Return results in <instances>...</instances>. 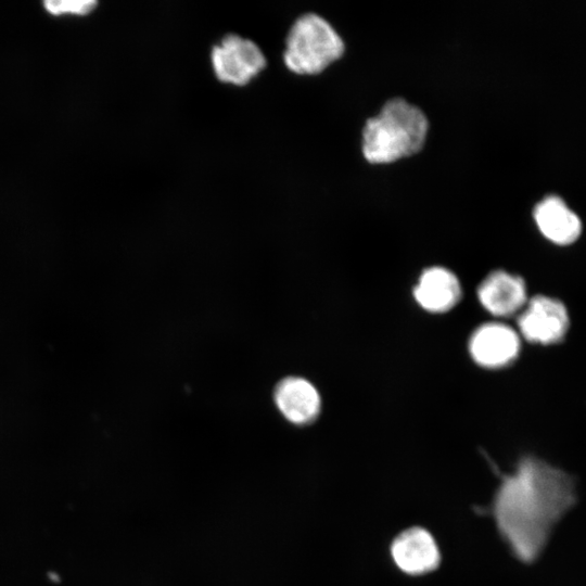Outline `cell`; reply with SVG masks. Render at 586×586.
Instances as JSON below:
<instances>
[{
    "label": "cell",
    "mask_w": 586,
    "mask_h": 586,
    "mask_svg": "<svg viewBox=\"0 0 586 586\" xmlns=\"http://www.w3.org/2000/svg\"><path fill=\"white\" fill-rule=\"evenodd\" d=\"M576 499L572 475L528 455L520 459L512 473L504 475L493 513L512 553L527 563L542 553L555 525Z\"/></svg>",
    "instance_id": "1"
},
{
    "label": "cell",
    "mask_w": 586,
    "mask_h": 586,
    "mask_svg": "<svg viewBox=\"0 0 586 586\" xmlns=\"http://www.w3.org/2000/svg\"><path fill=\"white\" fill-rule=\"evenodd\" d=\"M428 131L424 114L407 101H387L380 113L368 119L362 132V152L373 164L410 156L423 146Z\"/></svg>",
    "instance_id": "2"
},
{
    "label": "cell",
    "mask_w": 586,
    "mask_h": 586,
    "mask_svg": "<svg viewBox=\"0 0 586 586\" xmlns=\"http://www.w3.org/2000/svg\"><path fill=\"white\" fill-rule=\"evenodd\" d=\"M283 54L288 68L300 75L322 72L344 52V43L332 26L319 15L301 16L292 26Z\"/></svg>",
    "instance_id": "3"
},
{
    "label": "cell",
    "mask_w": 586,
    "mask_h": 586,
    "mask_svg": "<svg viewBox=\"0 0 586 586\" xmlns=\"http://www.w3.org/2000/svg\"><path fill=\"white\" fill-rule=\"evenodd\" d=\"M211 56L217 78L237 86L246 85L266 66L257 44L238 35L226 36L213 48Z\"/></svg>",
    "instance_id": "4"
},
{
    "label": "cell",
    "mask_w": 586,
    "mask_h": 586,
    "mask_svg": "<svg viewBox=\"0 0 586 586\" xmlns=\"http://www.w3.org/2000/svg\"><path fill=\"white\" fill-rule=\"evenodd\" d=\"M569 322L568 310L560 301L537 295L526 303L518 317L519 334L527 342L550 345L565 336Z\"/></svg>",
    "instance_id": "5"
},
{
    "label": "cell",
    "mask_w": 586,
    "mask_h": 586,
    "mask_svg": "<svg viewBox=\"0 0 586 586\" xmlns=\"http://www.w3.org/2000/svg\"><path fill=\"white\" fill-rule=\"evenodd\" d=\"M468 349L477 366L500 369L518 358L521 349L520 334L502 322H485L471 333Z\"/></svg>",
    "instance_id": "6"
},
{
    "label": "cell",
    "mask_w": 586,
    "mask_h": 586,
    "mask_svg": "<svg viewBox=\"0 0 586 586\" xmlns=\"http://www.w3.org/2000/svg\"><path fill=\"white\" fill-rule=\"evenodd\" d=\"M476 296L481 306L495 317H509L527 303L524 280L506 270H494L479 284Z\"/></svg>",
    "instance_id": "7"
},
{
    "label": "cell",
    "mask_w": 586,
    "mask_h": 586,
    "mask_svg": "<svg viewBox=\"0 0 586 586\" xmlns=\"http://www.w3.org/2000/svg\"><path fill=\"white\" fill-rule=\"evenodd\" d=\"M416 303L425 311L444 314L451 310L462 296L458 277L442 266L425 268L412 290Z\"/></svg>",
    "instance_id": "8"
},
{
    "label": "cell",
    "mask_w": 586,
    "mask_h": 586,
    "mask_svg": "<svg viewBox=\"0 0 586 586\" xmlns=\"http://www.w3.org/2000/svg\"><path fill=\"white\" fill-rule=\"evenodd\" d=\"M391 553L402 571L413 575L433 571L441 559L435 539L422 527H411L402 532L393 540Z\"/></svg>",
    "instance_id": "9"
},
{
    "label": "cell",
    "mask_w": 586,
    "mask_h": 586,
    "mask_svg": "<svg viewBox=\"0 0 586 586\" xmlns=\"http://www.w3.org/2000/svg\"><path fill=\"white\" fill-rule=\"evenodd\" d=\"M275 402L280 412L298 425L313 422L321 409V397L317 388L298 377H289L278 383Z\"/></svg>",
    "instance_id": "10"
},
{
    "label": "cell",
    "mask_w": 586,
    "mask_h": 586,
    "mask_svg": "<svg viewBox=\"0 0 586 586\" xmlns=\"http://www.w3.org/2000/svg\"><path fill=\"white\" fill-rule=\"evenodd\" d=\"M534 219L542 234L559 245L573 243L582 232L578 216L557 195L547 196L535 206Z\"/></svg>",
    "instance_id": "11"
},
{
    "label": "cell",
    "mask_w": 586,
    "mask_h": 586,
    "mask_svg": "<svg viewBox=\"0 0 586 586\" xmlns=\"http://www.w3.org/2000/svg\"><path fill=\"white\" fill-rule=\"evenodd\" d=\"M44 9L52 15H86L90 13L95 7L97 1L93 0H50L43 3Z\"/></svg>",
    "instance_id": "12"
}]
</instances>
